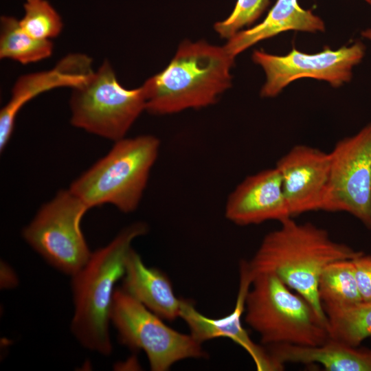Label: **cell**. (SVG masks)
I'll list each match as a JSON object with an SVG mask.
<instances>
[{"mask_svg":"<svg viewBox=\"0 0 371 371\" xmlns=\"http://www.w3.org/2000/svg\"><path fill=\"white\" fill-rule=\"evenodd\" d=\"M362 254L333 240L323 228L311 223H298L289 218L264 237L247 263L251 276L263 272L276 275L304 297L328 326L317 293L319 276L328 264L352 260Z\"/></svg>","mask_w":371,"mask_h":371,"instance_id":"cell-1","label":"cell"},{"mask_svg":"<svg viewBox=\"0 0 371 371\" xmlns=\"http://www.w3.org/2000/svg\"><path fill=\"white\" fill-rule=\"evenodd\" d=\"M234 58L224 46L183 41L169 64L142 85L146 110L165 115L214 104L231 85Z\"/></svg>","mask_w":371,"mask_h":371,"instance_id":"cell-2","label":"cell"},{"mask_svg":"<svg viewBox=\"0 0 371 371\" xmlns=\"http://www.w3.org/2000/svg\"><path fill=\"white\" fill-rule=\"evenodd\" d=\"M147 231L142 222L125 227L106 246L93 252L72 276L74 313L71 329L85 348L104 355L111 352L109 325L115 285L124 276L133 241Z\"/></svg>","mask_w":371,"mask_h":371,"instance_id":"cell-3","label":"cell"},{"mask_svg":"<svg viewBox=\"0 0 371 371\" xmlns=\"http://www.w3.org/2000/svg\"><path fill=\"white\" fill-rule=\"evenodd\" d=\"M251 276L245 297V320L259 334L263 346H313L329 338L327 325L304 297L293 292L273 273Z\"/></svg>","mask_w":371,"mask_h":371,"instance_id":"cell-4","label":"cell"},{"mask_svg":"<svg viewBox=\"0 0 371 371\" xmlns=\"http://www.w3.org/2000/svg\"><path fill=\"white\" fill-rule=\"evenodd\" d=\"M160 146L153 135L122 138L71 185L89 208L109 203L129 213L138 206Z\"/></svg>","mask_w":371,"mask_h":371,"instance_id":"cell-5","label":"cell"},{"mask_svg":"<svg viewBox=\"0 0 371 371\" xmlns=\"http://www.w3.org/2000/svg\"><path fill=\"white\" fill-rule=\"evenodd\" d=\"M69 106L73 126L115 142L125 137L146 110V102L142 86L123 87L105 60L85 84L72 89Z\"/></svg>","mask_w":371,"mask_h":371,"instance_id":"cell-6","label":"cell"},{"mask_svg":"<svg viewBox=\"0 0 371 371\" xmlns=\"http://www.w3.org/2000/svg\"><path fill=\"white\" fill-rule=\"evenodd\" d=\"M111 319L120 342L144 351L153 371H166L179 361L207 357L202 344L192 335L167 326L122 287L115 289Z\"/></svg>","mask_w":371,"mask_h":371,"instance_id":"cell-7","label":"cell"},{"mask_svg":"<svg viewBox=\"0 0 371 371\" xmlns=\"http://www.w3.org/2000/svg\"><path fill=\"white\" fill-rule=\"evenodd\" d=\"M89 209L69 189L59 191L41 207L23 236L49 264L72 277L92 254L81 229V221Z\"/></svg>","mask_w":371,"mask_h":371,"instance_id":"cell-8","label":"cell"},{"mask_svg":"<svg viewBox=\"0 0 371 371\" xmlns=\"http://www.w3.org/2000/svg\"><path fill=\"white\" fill-rule=\"evenodd\" d=\"M329 153L324 211L347 212L371 229V123L339 141Z\"/></svg>","mask_w":371,"mask_h":371,"instance_id":"cell-9","label":"cell"},{"mask_svg":"<svg viewBox=\"0 0 371 371\" xmlns=\"http://www.w3.org/2000/svg\"><path fill=\"white\" fill-rule=\"evenodd\" d=\"M366 47L360 41L337 50L328 46L316 54H306L293 47L285 56L255 50L253 61L262 67L266 82L261 96L272 98L279 94L289 84L301 78L324 80L333 87L350 81L352 69L363 60Z\"/></svg>","mask_w":371,"mask_h":371,"instance_id":"cell-10","label":"cell"},{"mask_svg":"<svg viewBox=\"0 0 371 371\" xmlns=\"http://www.w3.org/2000/svg\"><path fill=\"white\" fill-rule=\"evenodd\" d=\"M291 216L324 211L329 188L330 157L318 148L296 145L277 162Z\"/></svg>","mask_w":371,"mask_h":371,"instance_id":"cell-11","label":"cell"},{"mask_svg":"<svg viewBox=\"0 0 371 371\" xmlns=\"http://www.w3.org/2000/svg\"><path fill=\"white\" fill-rule=\"evenodd\" d=\"M251 281L247 261H242L237 298L234 308L230 313L220 318H210L201 313L192 302L181 299L180 317L187 324L190 335L200 343L215 338H229L249 353L257 370H283L284 366L277 362L264 346L254 342L243 326L241 317Z\"/></svg>","mask_w":371,"mask_h":371,"instance_id":"cell-12","label":"cell"},{"mask_svg":"<svg viewBox=\"0 0 371 371\" xmlns=\"http://www.w3.org/2000/svg\"><path fill=\"white\" fill-rule=\"evenodd\" d=\"M93 71L89 56L72 53L62 58L50 69L19 76L12 88L10 100L0 111L1 151L8 144L14 131L16 115L26 103L54 89L78 87L87 81Z\"/></svg>","mask_w":371,"mask_h":371,"instance_id":"cell-13","label":"cell"},{"mask_svg":"<svg viewBox=\"0 0 371 371\" xmlns=\"http://www.w3.org/2000/svg\"><path fill=\"white\" fill-rule=\"evenodd\" d=\"M225 214L240 226L268 221L281 223L293 218L278 168L266 169L245 179L228 196Z\"/></svg>","mask_w":371,"mask_h":371,"instance_id":"cell-14","label":"cell"},{"mask_svg":"<svg viewBox=\"0 0 371 371\" xmlns=\"http://www.w3.org/2000/svg\"><path fill=\"white\" fill-rule=\"evenodd\" d=\"M122 288L164 320L180 317L181 298L175 294L168 276L147 267L132 248L126 258Z\"/></svg>","mask_w":371,"mask_h":371,"instance_id":"cell-15","label":"cell"},{"mask_svg":"<svg viewBox=\"0 0 371 371\" xmlns=\"http://www.w3.org/2000/svg\"><path fill=\"white\" fill-rule=\"evenodd\" d=\"M289 30L324 32L325 24L311 10L302 8L298 0H277L261 23L239 31L224 47L235 58L254 44Z\"/></svg>","mask_w":371,"mask_h":371,"instance_id":"cell-16","label":"cell"},{"mask_svg":"<svg viewBox=\"0 0 371 371\" xmlns=\"http://www.w3.org/2000/svg\"><path fill=\"white\" fill-rule=\"evenodd\" d=\"M279 363L321 364L326 371H371V349L329 338L313 346L288 344L265 347Z\"/></svg>","mask_w":371,"mask_h":371,"instance_id":"cell-17","label":"cell"},{"mask_svg":"<svg viewBox=\"0 0 371 371\" xmlns=\"http://www.w3.org/2000/svg\"><path fill=\"white\" fill-rule=\"evenodd\" d=\"M322 307L330 338L358 347L364 339L371 337V302Z\"/></svg>","mask_w":371,"mask_h":371,"instance_id":"cell-18","label":"cell"},{"mask_svg":"<svg viewBox=\"0 0 371 371\" xmlns=\"http://www.w3.org/2000/svg\"><path fill=\"white\" fill-rule=\"evenodd\" d=\"M53 49L51 40H41L30 36L21 27L19 19L10 16L1 17V59H10L27 65L49 58Z\"/></svg>","mask_w":371,"mask_h":371,"instance_id":"cell-19","label":"cell"},{"mask_svg":"<svg viewBox=\"0 0 371 371\" xmlns=\"http://www.w3.org/2000/svg\"><path fill=\"white\" fill-rule=\"evenodd\" d=\"M322 305L348 306L361 300L352 260L328 264L322 271L317 284Z\"/></svg>","mask_w":371,"mask_h":371,"instance_id":"cell-20","label":"cell"},{"mask_svg":"<svg viewBox=\"0 0 371 371\" xmlns=\"http://www.w3.org/2000/svg\"><path fill=\"white\" fill-rule=\"evenodd\" d=\"M21 27L30 36L41 40L57 37L63 27L62 19L47 0H25Z\"/></svg>","mask_w":371,"mask_h":371,"instance_id":"cell-21","label":"cell"},{"mask_svg":"<svg viewBox=\"0 0 371 371\" xmlns=\"http://www.w3.org/2000/svg\"><path fill=\"white\" fill-rule=\"evenodd\" d=\"M269 0H237L230 15L215 23L216 32L224 38H230L240 29L258 19L269 4Z\"/></svg>","mask_w":371,"mask_h":371,"instance_id":"cell-22","label":"cell"},{"mask_svg":"<svg viewBox=\"0 0 371 371\" xmlns=\"http://www.w3.org/2000/svg\"><path fill=\"white\" fill-rule=\"evenodd\" d=\"M352 262L361 300L371 302V255L363 253L352 259Z\"/></svg>","mask_w":371,"mask_h":371,"instance_id":"cell-23","label":"cell"},{"mask_svg":"<svg viewBox=\"0 0 371 371\" xmlns=\"http://www.w3.org/2000/svg\"><path fill=\"white\" fill-rule=\"evenodd\" d=\"M17 283V278L12 268L5 262L1 264V286L3 288H10Z\"/></svg>","mask_w":371,"mask_h":371,"instance_id":"cell-24","label":"cell"},{"mask_svg":"<svg viewBox=\"0 0 371 371\" xmlns=\"http://www.w3.org/2000/svg\"><path fill=\"white\" fill-rule=\"evenodd\" d=\"M361 34L364 38L371 41V28L363 30Z\"/></svg>","mask_w":371,"mask_h":371,"instance_id":"cell-25","label":"cell"},{"mask_svg":"<svg viewBox=\"0 0 371 371\" xmlns=\"http://www.w3.org/2000/svg\"><path fill=\"white\" fill-rule=\"evenodd\" d=\"M365 2H366L368 4L371 5V0H363Z\"/></svg>","mask_w":371,"mask_h":371,"instance_id":"cell-26","label":"cell"}]
</instances>
